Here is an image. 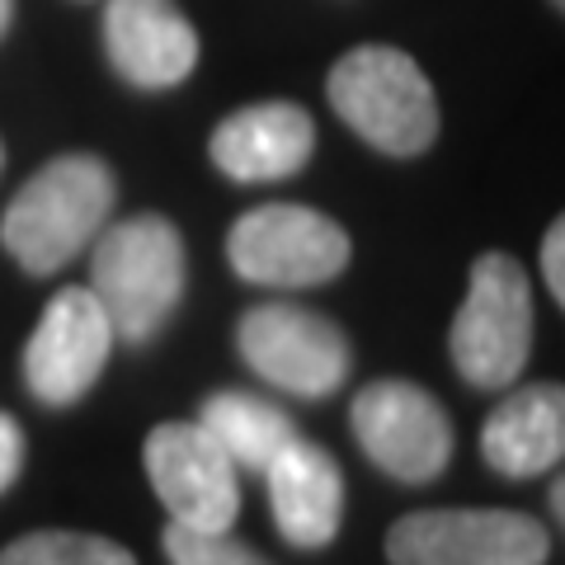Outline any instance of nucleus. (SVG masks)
Returning <instances> with one entry per match:
<instances>
[{
    "instance_id": "obj_1",
    "label": "nucleus",
    "mask_w": 565,
    "mask_h": 565,
    "mask_svg": "<svg viewBox=\"0 0 565 565\" xmlns=\"http://www.w3.org/2000/svg\"><path fill=\"white\" fill-rule=\"evenodd\" d=\"M114 199V170L99 156H57L10 199L0 217V245L20 269L57 274L99 236Z\"/></svg>"
},
{
    "instance_id": "obj_2",
    "label": "nucleus",
    "mask_w": 565,
    "mask_h": 565,
    "mask_svg": "<svg viewBox=\"0 0 565 565\" xmlns=\"http://www.w3.org/2000/svg\"><path fill=\"white\" fill-rule=\"evenodd\" d=\"M90 292L114 326V340L147 344L170 321L184 292V241L174 222L141 212L95 241Z\"/></svg>"
},
{
    "instance_id": "obj_3",
    "label": "nucleus",
    "mask_w": 565,
    "mask_h": 565,
    "mask_svg": "<svg viewBox=\"0 0 565 565\" xmlns=\"http://www.w3.org/2000/svg\"><path fill=\"white\" fill-rule=\"evenodd\" d=\"M330 104L367 147L386 156H419L438 137V99L429 76L401 47L367 43L344 52L330 71Z\"/></svg>"
},
{
    "instance_id": "obj_4",
    "label": "nucleus",
    "mask_w": 565,
    "mask_h": 565,
    "mask_svg": "<svg viewBox=\"0 0 565 565\" xmlns=\"http://www.w3.org/2000/svg\"><path fill=\"white\" fill-rule=\"evenodd\" d=\"M533 353V282L509 255H481L452 321V363L471 386H514Z\"/></svg>"
},
{
    "instance_id": "obj_5",
    "label": "nucleus",
    "mask_w": 565,
    "mask_h": 565,
    "mask_svg": "<svg viewBox=\"0 0 565 565\" xmlns=\"http://www.w3.org/2000/svg\"><path fill=\"white\" fill-rule=\"evenodd\" d=\"M226 259L245 282L264 288H316L344 274L349 236L344 226L302 203L250 207L226 236Z\"/></svg>"
},
{
    "instance_id": "obj_6",
    "label": "nucleus",
    "mask_w": 565,
    "mask_h": 565,
    "mask_svg": "<svg viewBox=\"0 0 565 565\" xmlns=\"http://www.w3.org/2000/svg\"><path fill=\"white\" fill-rule=\"evenodd\" d=\"M546 527L514 509H419L392 523V565H546Z\"/></svg>"
},
{
    "instance_id": "obj_7",
    "label": "nucleus",
    "mask_w": 565,
    "mask_h": 565,
    "mask_svg": "<svg viewBox=\"0 0 565 565\" xmlns=\"http://www.w3.org/2000/svg\"><path fill=\"white\" fill-rule=\"evenodd\" d=\"M241 359L255 367V377L282 386L292 396H330L349 377V334L330 316L292 302L250 307L236 326Z\"/></svg>"
},
{
    "instance_id": "obj_8",
    "label": "nucleus",
    "mask_w": 565,
    "mask_h": 565,
    "mask_svg": "<svg viewBox=\"0 0 565 565\" xmlns=\"http://www.w3.org/2000/svg\"><path fill=\"white\" fill-rule=\"evenodd\" d=\"M349 419H353L359 448L386 476H396L405 486H424L434 476H444L452 457V424H448V411L424 386L401 377L367 382L353 396Z\"/></svg>"
},
{
    "instance_id": "obj_9",
    "label": "nucleus",
    "mask_w": 565,
    "mask_h": 565,
    "mask_svg": "<svg viewBox=\"0 0 565 565\" xmlns=\"http://www.w3.org/2000/svg\"><path fill=\"white\" fill-rule=\"evenodd\" d=\"M147 476L170 523L226 533L241 514L236 462L207 438L203 424H156L147 438Z\"/></svg>"
},
{
    "instance_id": "obj_10",
    "label": "nucleus",
    "mask_w": 565,
    "mask_h": 565,
    "mask_svg": "<svg viewBox=\"0 0 565 565\" xmlns=\"http://www.w3.org/2000/svg\"><path fill=\"white\" fill-rule=\"evenodd\" d=\"M114 349V326L104 316L99 297L90 288H62L47 302L39 330L24 349V377L29 392L43 405L81 401L104 373Z\"/></svg>"
},
{
    "instance_id": "obj_11",
    "label": "nucleus",
    "mask_w": 565,
    "mask_h": 565,
    "mask_svg": "<svg viewBox=\"0 0 565 565\" xmlns=\"http://www.w3.org/2000/svg\"><path fill=\"white\" fill-rule=\"evenodd\" d=\"M104 47L118 76L141 90H170L199 66V33L174 0H109Z\"/></svg>"
},
{
    "instance_id": "obj_12",
    "label": "nucleus",
    "mask_w": 565,
    "mask_h": 565,
    "mask_svg": "<svg viewBox=\"0 0 565 565\" xmlns=\"http://www.w3.org/2000/svg\"><path fill=\"white\" fill-rule=\"evenodd\" d=\"M212 161L222 174H232L241 184H274L297 174L311 151H316V122L297 104H250L217 122V132L207 141Z\"/></svg>"
},
{
    "instance_id": "obj_13",
    "label": "nucleus",
    "mask_w": 565,
    "mask_h": 565,
    "mask_svg": "<svg viewBox=\"0 0 565 565\" xmlns=\"http://www.w3.org/2000/svg\"><path fill=\"white\" fill-rule=\"evenodd\" d=\"M269 509L278 533L302 552L330 546L344 523V471L321 448L307 444L302 434L269 462Z\"/></svg>"
},
{
    "instance_id": "obj_14",
    "label": "nucleus",
    "mask_w": 565,
    "mask_h": 565,
    "mask_svg": "<svg viewBox=\"0 0 565 565\" xmlns=\"http://www.w3.org/2000/svg\"><path fill=\"white\" fill-rule=\"evenodd\" d=\"M481 457L500 476H542L565 457V382H533L509 392L486 415Z\"/></svg>"
},
{
    "instance_id": "obj_15",
    "label": "nucleus",
    "mask_w": 565,
    "mask_h": 565,
    "mask_svg": "<svg viewBox=\"0 0 565 565\" xmlns=\"http://www.w3.org/2000/svg\"><path fill=\"white\" fill-rule=\"evenodd\" d=\"M199 424L207 438L236 462V471H269V462L297 438L292 419L278 411L274 401L250 392H217L203 401Z\"/></svg>"
},
{
    "instance_id": "obj_16",
    "label": "nucleus",
    "mask_w": 565,
    "mask_h": 565,
    "mask_svg": "<svg viewBox=\"0 0 565 565\" xmlns=\"http://www.w3.org/2000/svg\"><path fill=\"white\" fill-rule=\"evenodd\" d=\"M0 565H137L132 552H122L118 542L99 533H24L20 542H10L0 552Z\"/></svg>"
},
{
    "instance_id": "obj_17",
    "label": "nucleus",
    "mask_w": 565,
    "mask_h": 565,
    "mask_svg": "<svg viewBox=\"0 0 565 565\" xmlns=\"http://www.w3.org/2000/svg\"><path fill=\"white\" fill-rule=\"evenodd\" d=\"M166 556L170 565H269L255 546H245L226 533H203V527H184V523H170L166 527Z\"/></svg>"
},
{
    "instance_id": "obj_18",
    "label": "nucleus",
    "mask_w": 565,
    "mask_h": 565,
    "mask_svg": "<svg viewBox=\"0 0 565 565\" xmlns=\"http://www.w3.org/2000/svg\"><path fill=\"white\" fill-rule=\"evenodd\" d=\"M542 274H546V288L556 292V302L565 307V212L552 222V232L542 241Z\"/></svg>"
},
{
    "instance_id": "obj_19",
    "label": "nucleus",
    "mask_w": 565,
    "mask_h": 565,
    "mask_svg": "<svg viewBox=\"0 0 565 565\" xmlns=\"http://www.w3.org/2000/svg\"><path fill=\"white\" fill-rule=\"evenodd\" d=\"M20 467H24V434L10 415H0V494L20 481Z\"/></svg>"
},
{
    "instance_id": "obj_20",
    "label": "nucleus",
    "mask_w": 565,
    "mask_h": 565,
    "mask_svg": "<svg viewBox=\"0 0 565 565\" xmlns=\"http://www.w3.org/2000/svg\"><path fill=\"white\" fill-rule=\"evenodd\" d=\"M552 514H556L561 527H565V476H556V481H552Z\"/></svg>"
},
{
    "instance_id": "obj_21",
    "label": "nucleus",
    "mask_w": 565,
    "mask_h": 565,
    "mask_svg": "<svg viewBox=\"0 0 565 565\" xmlns=\"http://www.w3.org/2000/svg\"><path fill=\"white\" fill-rule=\"evenodd\" d=\"M10 20H14V0H0V39H6Z\"/></svg>"
},
{
    "instance_id": "obj_22",
    "label": "nucleus",
    "mask_w": 565,
    "mask_h": 565,
    "mask_svg": "<svg viewBox=\"0 0 565 565\" xmlns=\"http://www.w3.org/2000/svg\"><path fill=\"white\" fill-rule=\"evenodd\" d=\"M0 166H6V147H0Z\"/></svg>"
},
{
    "instance_id": "obj_23",
    "label": "nucleus",
    "mask_w": 565,
    "mask_h": 565,
    "mask_svg": "<svg viewBox=\"0 0 565 565\" xmlns=\"http://www.w3.org/2000/svg\"><path fill=\"white\" fill-rule=\"evenodd\" d=\"M556 6H561V10H565V0H556Z\"/></svg>"
}]
</instances>
